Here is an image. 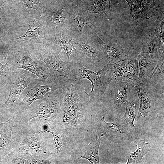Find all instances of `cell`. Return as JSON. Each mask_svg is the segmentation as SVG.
Instances as JSON below:
<instances>
[{
  "mask_svg": "<svg viewBox=\"0 0 164 164\" xmlns=\"http://www.w3.org/2000/svg\"><path fill=\"white\" fill-rule=\"evenodd\" d=\"M63 96L61 111L56 118L73 136L78 148L97 130L89 94L80 81L66 78L61 87Z\"/></svg>",
  "mask_w": 164,
  "mask_h": 164,
  "instance_id": "1",
  "label": "cell"
},
{
  "mask_svg": "<svg viewBox=\"0 0 164 164\" xmlns=\"http://www.w3.org/2000/svg\"><path fill=\"white\" fill-rule=\"evenodd\" d=\"M27 124L30 130L39 136L46 132L52 135L56 149L53 155L56 164H76L75 155L78 145L73 135L56 119L50 122L35 118Z\"/></svg>",
  "mask_w": 164,
  "mask_h": 164,
  "instance_id": "2",
  "label": "cell"
},
{
  "mask_svg": "<svg viewBox=\"0 0 164 164\" xmlns=\"http://www.w3.org/2000/svg\"><path fill=\"white\" fill-rule=\"evenodd\" d=\"M21 125V127L14 126L13 128L12 152L26 160L36 156L51 159L50 157L56 151L53 144L50 143L45 136L36 137L32 131L24 125Z\"/></svg>",
  "mask_w": 164,
  "mask_h": 164,
  "instance_id": "3",
  "label": "cell"
},
{
  "mask_svg": "<svg viewBox=\"0 0 164 164\" xmlns=\"http://www.w3.org/2000/svg\"><path fill=\"white\" fill-rule=\"evenodd\" d=\"M8 53L7 62L11 65V71L19 69L27 70L36 75L39 81L46 84L56 81L57 79H55L46 64L36 56L34 46H10Z\"/></svg>",
  "mask_w": 164,
  "mask_h": 164,
  "instance_id": "4",
  "label": "cell"
},
{
  "mask_svg": "<svg viewBox=\"0 0 164 164\" xmlns=\"http://www.w3.org/2000/svg\"><path fill=\"white\" fill-rule=\"evenodd\" d=\"M61 87L46 94L42 102L32 110H28L17 115H13L15 121L25 123L36 118L53 121L61 111L63 96Z\"/></svg>",
  "mask_w": 164,
  "mask_h": 164,
  "instance_id": "5",
  "label": "cell"
},
{
  "mask_svg": "<svg viewBox=\"0 0 164 164\" xmlns=\"http://www.w3.org/2000/svg\"><path fill=\"white\" fill-rule=\"evenodd\" d=\"M68 63L70 67V71L67 77L80 81L85 78L89 80L92 86L89 94L90 100L100 101L109 81L106 75L108 64L104 65L101 70L95 72L84 67L79 60L73 63L69 61Z\"/></svg>",
  "mask_w": 164,
  "mask_h": 164,
  "instance_id": "6",
  "label": "cell"
},
{
  "mask_svg": "<svg viewBox=\"0 0 164 164\" xmlns=\"http://www.w3.org/2000/svg\"><path fill=\"white\" fill-rule=\"evenodd\" d=\"M29 25L27 30L22 36L10 40L9 46H34L36 43L43 44L45 47L56 41L53 32L46 21L40 17L36 21L32 17L28 18Z\"/></svg>",
  "mask_w": 164,
  "mask_h": 164,
  "instance_id": "7",
  "label": "cell"
},
{
  "mask_svg": "<svg viewBox=\"0 0 164 164\" xmlns=\"http://www.w3.org/2000/svg\"><path fill=\"white\" fill-rule=\"evenodd\" d=\"M36 76L22 69L12 71L9 87V94L6 101L1 107V111L2 113H9L13 115L20 94L28 84L36 78Z\"/></svg>",
  "mask_w": 164,
  "mask_h": 164,
  "instance_id": "8",
  "label": "cell"
},
{
  "mask_svg": "<svg viewBox=\"0 0 164 164\" xmlns=\"http://www.w3.org/2000/svg\"><path fill=\"white\" fill-rule=\"evenodd\" d=\"M59 48V45L56 41L44 48L35 50L36 57L46 64L55 79L61 76L68 77L70 71L68 62L63 61L60 58Z\"/></svg>",
  "mask_w": 164,
  "mask_h": 164,
  "instance_id": "9",
  "label": "cell"
},
{
  "mask_svg": "<svg viewBox=\"0 0 164 164\" xmlns=\"http://www.w3.org/2000/svg\"><path fill=\"white\" fill-rule=\"evenodd\" d=\"M130 86L128 83L118 80L109 81L100 102L104 110L118 112L127 100Z\"/></svg>",
  "mask_w": 164,
  "mask_h": 164,
  "instance_id": "10",
  "label": "cell"
},
{
  "mask_svg": "<svg viewBox=\"0 0 164 164\" xmlns=\"http://www.w3.org/2000/svg\"><path fill=\"white\" fill-rule=\"evenodd\" d=\"M64 83L57 79L53 84L44 85H40L37 78L31 81L28 84V92L25 97L17 104L13 115H19L28 110L31 104L38 99H43L46 94L61 87Z\"/></svg>",
  "mask_w": 164,
  "mask_h": 164,
  "instance_id": "11",
  "label": "cell"
},
{
  "mask_svg": "<svg viewBox=\"0 0 164 164\" xmlns=\"http://www.w3.org/2000/svg\"><path fill=\"white\" fill-rule=\"evenodd\" d=\"M136 92L139 101L137 118L142 116H149L152 119H156L158 114L155 108L156 97L155 86L146 80L132 86Z\"/></svg>",
  "mask_w": 164,
  "mask_h": 164,
  "instance_id": "12",
  "label": "cell"
},
{
  "mask_svg": "<svg viewBox=\"0 0 164 164\" xmlns=\"http://www.w3.org/2000/svg\"><path fill=\"white\" fill-rule=\"evenodd\" d=\"M64 8L68 20L67 27L74 38L79 37L84 38L83 29L84 26L91 23L94 26L88 13L72 4H67Z\"/></svg>",
  "mask_w": 164,
  "mask_h": 164,
  "instance_id": "13",
  "label": "cell"
},
{
  "mask_svg": "<svg viewBox=\"0 0 164 164\" xmlns=\"http://www.w3.org/2000/svg\"><path fill=\"white\" fill-rule=\"evenodd\" d=\"M104 109L99 108L94 112V117L98 125V135L111 139L131 140L134 135L130 132H122L119 125L106 122L104 118Z\"/></svg>",
  "mask_w": 164,
  "mask_h": 164,
  "instance_id": "14",
  "label": "cell"
},
{
  "mask_svg": "<svg viewBox=\"0 0 164 164\" xmlns=\"http://www.w3.org/2000/svg\"><path fill=\"white\" fill-rule=\"evenodd\" d=\"M135 91L132 94H128L125 103L126 111L124 115L118 120V125L121 131L137 135V131L134 124L135 118L138 114L139 101Z\"/></svg>",
  "mask_w": 164,
  "mask_h": 164,
  "instance_id": "15",
  "label": "cell"
},
{
  "mask_svg": "<svg viewBox=\"0 0 164 164\" xmlns=\"http://www.w3.org/2000/svg\"><path fill=\"white\" fill-rule=\"evenodd\" d=\"M81 37H77L73 40V44L79 48V60L82 63H85L94 67L107 64L101 55L98 45H89L84 43Z\"/></svg>",
  "mask_w": 164,
  "mask_h": 164,
  "instance_id": "16",
  "label": "cell"
},
{
  "mask_svg": "<svg viewBox=\"0 0 164 164\" xmlns=\"http://www.w3.org/2000/svg\"><path fill=\"white\" fill-rule=\"evenodd\" d=\"M53 32L56 41L61 48L60 57L63 61L67 63L72 54L79 53L78 50L75 48L72 43L74 38L65 24L58 26Z\"/></svg>",
  "mask_w": 164,
  "mask_h": 164,
  "instance_id": "17",
  "label": "cell"
},
{
  "mask_svg": "<svg viewBox=\"0 0 164 164\" xmlns=\"http://www.w3.org/2000/svg\"><path fill=\"white\" fill-rule=\"evenodd\" d=\"M87 25L92 31L97 40L99 45L101 55L107 63H113L124 59L133 57L132 55L134 50V48H117L110 46L99 37L93 27H91L88 24Z\"/></svg>",
  "mask_w": 164,
  "mask_h": 164,
  "instance_id": "18",
  "label": "cell"
},
{
  "mask_svg": "<svg viewBox=\"0 0 164 164\" xmlns=\"http://www.w3.org/2000/svg\"><path fill=\"white\" fill-rule=\"evenodd\" d=\"M67 4L63 0H58L48 6H43L42 9L40 16L46 22L49 27L52 28L61 24H64L67 18L63 13V9Z\"/></svg>",
  "mask_w": 164,
  "mask_h": 164,
  "instance_id": "19",
  "label": "cell"
},
{
  "mask_svg": "<svg viewBox=\"0 0 164 164\" xmlns=\"http://www.w3.org/2000/svg\"><path fill=\"white\" fill-rule=\"evenodd\" d=\"M98 129L91 136V141L88 145L83 144L77 150L75 161L77 163L81 158L87 159L92 164H99V149L101 140V136L97 138Z\"/></svg>",
  "mask_w": 164,
  "mask_h": 164,
  "instance_id": "20",
  "label": "cell"
},
{
  "mask_svg": "<svg viewBox=\"0 0 164 164\" xmlns=\"http://www.w3.org/2000/svg\"><path fill=\"white\" fill-rule=\"evenodd\" d=\"M14 117L0 124V160L12 151V134L14 125Z\"/></svg>",
  "mask_w": 164,
  "mask_h": 164,
  "instance_id": "21",
  "label": "cell"
},
{
  "mask_svg": "<svg viewBox=\"0 0 164 164\" xmlns=\"http://www.w3.org/2000/svg\"><path fill=\"white\" fill-rule=\"evenodd\" d=\"M111 0H83L81 9L88 13H96L107 20H112Z\"/></svg>",
  "mask_w": 164,
  "mask_h": 164,
  "instance_id": "22",
  "label": "cell"
},
{
  "mask_svg": "<svg viewBox=\"0 0 164 164\" xmlns=\"http://www.w3.org/2000/svg\"><path fill=\"white\" fill-rule=\"evenodd\" d=\"M137 60L139 80L140 82H144L152 73L157 62L152 59L148 53L142 51L138 53Z\"/></svg>",
  "mask_w": 164,
  "mask_h": 164,
  "instance_id": "23",
  "label": "cell"
},
{
  "mask_svg": "<svg viewBox=\"0 0 164 164\" xmlns=\"http://www.w3.org/2000/svg\"><path fill=\"white\" fill-rule=\"evenodd\" d=\"M153 16L155 20L154 32L158 40L159 46V52L158 60L164 58V13L163 8L157 7L152 9Z\"/></svg>",
  "mask_w": 164,
  "mask_h": 164,
  "instance_id": "24",
  "label": "cell"
},
{
  "mask_svg": "<svg viewBox=\"0 0 164 164\" xmlns=\"http://www.w3.org/2000/svg\"><path fill=\"white\" fill-rule=\"evenodd\" d=\"M139 67L137 59L135 57L127 58L125 68L121 81L126 82L133 86L139 83Z\"/></svg>",
  "mask_w": 164,
  "mask_h": 164,
  "instance_id": "25",
  "label": "cell"
},
{
  "mask_svg": "<svg viewBox=\"0 0 164 164\" xmlns=\"http://www.w3.org/2000/svg\"><path fill=\"white\" fill-rule=\"evenodd\" d=\"M137 148L136 150L129 154L126 164H142V159L149 151L151 144L146 142L145 138L141 140L137 137L134 141Z\"/></svg>",
  "mask_w": 164,
  "mask_h": 164,
  "instance_id": "26",
  "label": "cell"
},
{
  "mask_svg": "<svg viewBox=\"0 0 164 164\" xmlns=\"http://www.w3.org/2000/svg\"><path fill=\"white\" fill-rule=\"evenodd\" d=\"M130 10V20L132 27L135 28L140 19H148L153 16L152 9L148 8L137 2H134Z\"/></svg>",
  "mask_w": 164,
  "mask_h": 164,
  "instance_id": "27",
  "label": "cell"
},
{
  "mask_svg": "<svg viewBox=\"0 0 164 164\" xmlns=\"http://www.w3.org/2000/svg\"><path fill=\"white\" fill-rule=\"evenodd\" d=\"M142 51L148 53L155 61L157 62L159 52V46L154 32L151 33L142 42Z\"/></svg>",
  "mask_w": 164,
  "mask_h": 164,
  "instance_id": "28",
  "label": "cell"
},
{
  "mask_svg": "<svg viewBox=\"0 0 164 164\" xmlns=\"http://www.w3.org/2000/svg\"><path fill=\"white\" fill-rule=\"evenodd\" d=\"M127 58L113 63L108 64L106 75L109 81H121L125 68Z\"/></svg>",
  "mask_w": 164,
  "mask_h": 164,
  "instance_id": "29",
  "label": "cell"
},
{
  "mask_svg": "<svg viewBox=\"0 0 164 164\" xmlns=\"http://www.w3.org/2000/svg\"><path fill=\"white\" fill-rule=\"evenodd\" d=\"M41 0H9L8 2L11 3L15 10L20 12L26 11L27 8L34 9L39 12L38 8H42L44 5L40 3ZM5 5L3 6H4Z\"/></svg>",
  "mask_w": 164,
  "mask_h": 164,
  "instance_id": "30",
  "label": "cell"
},
{
  "mask_svg": "<svg viewBox=\"0 0 164 164\" xmlns=\"http://www.w3.org/2000/svg\"><path fill=\"white\" fill-rule=\"evenodd\" d=\"M164 59H159L152 73L146 80L149 81L155 85L158 80H160L164 82Z\"/></svg>",
  "mask_w": 164,
  "mask_h": 164,
  "instance_id": "31",
  "label": "cell"
},
{
  "mask_svg": "<svg viewBox=\"0 0 164 164\" xmlns=\"http://www.w3.org/2000/svg\"><path fill=\"white\" fill-rule=\"evenodd\" d=\"M11 76V65L7 62L3 65L0 62V84L9 88Z\"/></svg>",
  "mask_w": 164,
  "mask_h": 164,
  "instance_id": "32",
  "label": "cell"
},
{
  "mask_svg": "<svg viewBox=\"0 0 164 164\" xmlns=\"http://www.w3.org/2000/svg\"><path fill=\"white\" fill-rule=\"evenodd\" d=\"M4 158L3 161L4 164H28V161L23 158L19 157L14 153L11 152L9 153Z\"/></svg>",
  "mask_w": 164,
  "mask_h": 164,
  "instance_id": "33",
  "label": "cell"
},
{
  "mask_svg": "<svg viewBox=\"0 0 164 164\" xmlns=\"http://www.w3.org/2000/svg\"><path fill=\"white\" fill-rule=\"evenodd\" d=\"M29 164H54L53 161L50 159H46L39 156H32L27 159Z\"/></svg>",
  "mask_w": 164,
  "mask_h": 164,
  "instance_id": "34",
  "label": "cell"
},
{
  "mask_svg": "<svg viewBox=\"0 0 164 164\" xmlns=\"http://www.w3.org/2000/svg\"><path fill=\"white\" fill-rule=\"evenodd\" d=\"M137 2L143 5H147L151 9L154 8L156 4L155 0H136Z\"/></svg>",
  "mask_w": 164,
  "mask_h": 164,
  "instance_id": "35",
  "label": "cell"
},
{
  "mask_svg": "<svg viewBox=\"0 0 164 164\" xmlns=\"http://www.w3.org/2000/svg\"><path fill=\"white\" fill-rule=\"evenodd\" d=\"M3 2L0 0V24H3L6 23V19L3 7L2 6Z\"/></svg>",
  "mask_w": 164,
  "mask_h": 164,
  "instance_id": "36",
  "label": "cell"
},
{
  "mask_svg": "<svg viewBox=\"0 0 164 164\" xmlns=\"http://www.w3.org/2000/svg\"><path fill=\"white\" fill-rule=\"evenodd\" d=\"M67 4H72L76 5L78 8L81 9L83 0H63Z\"/></svg>",
  "mask_w": 164,
  "mask_h": 164,
  "instance_id": "37",
  "label": "cell"
},
{
  "mask_svg": "<svg viewBox=\"0 0 164 164\" xmlns=\"http://www.w3.org/2000/svg\"><path fill=\"white\" fill-rule=\"evenodd\" d=\"M127 2L129 5L130 10L131 9V7L134 2V0H125Z\"/></svg>",
  "mask_w": 164,
  "mask_h": 164,
  "instance_id": "38",
  "label": "cell"
},
{
  "mask_svg": "<svg viewBox=\"0 0 164 164\" xmlns=\"http://www.w3.org/2000/svg\"><path fill=\"white\" fill-rule=\"evenodd\" d=\"M9 0H4V1H3L2 6H3L7 2H8Z\"/></svg>",
  "mask_w": 164,
  "mask_h": 164,
  "instance_id": "39",
  "label": "cell"
},
{
  "mask_svg": "<svg viewBox=\"0 0 164 164\" xmlns=\"http://www.w3.org/2000/svg\"><path fill=\"white\" fill-rule=\"evenodd\" d=\"M4 163L3 160H0V164Z\"/></svg>",
  "mask_w": 164,
  "mask_h": 164,
  "instance_id": "40",
  "label": "cell"
},
{
  "mask_svg": "<svg viewBox=\"0 0 164 164\" xmlns=\"http://www.w3.org/2000/svg\"><path fill=\"white\" fill-rule=\"evenodd\" d=\"M95 102H96V101H95Z\"/></svg>",
  "mask_w": 164,
  "mask_h": 164,
  "instance_id": "41",
  "label": "cell"
}]
</instances>
